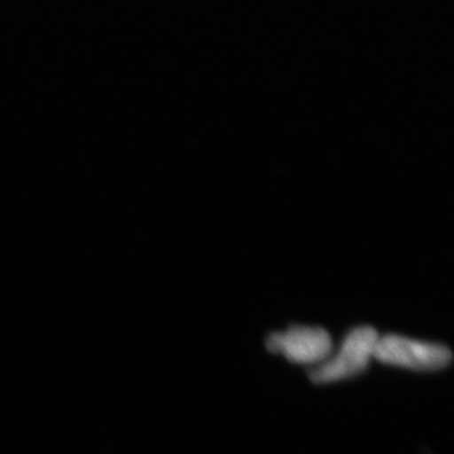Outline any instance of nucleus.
<instances>
[{"label":"nucleus","instance_id":"2","mask_svg":"<svg viewBox=\"0 0 454 454\" xmlns=\"http://www.w3.org/2000/svg\"><path fill=\"white\" fill-rule=\"evenodd\" d=\"M373 358L387 365L417 372H438L452 363V351L441 343L426 342L399 334L379 336Z\"/></svg>","mask_w":454,"mask_h":454},{"label":"nucleus","instance_id":"1","mask_svg":"<svg viewBox=\"0 0 454 454\" xmlns=\"http://www.w3.org/2000/svg\"><path fill=\"white\" fill-rule=\"evenodd\" d=\"M378 339L379 333L370 325L349 331L334 354L309 370L310 380L315 384H330L360 375L373 358Z\"/></svg>","mask_w":454,"mask_h":454},{"label":"nucleus","instance_id":"3","mask_svg":"<svg viewBox=\"0 0 454 454\" xmlns=\"http://www.w3.org/2000/svg\"><path fill=\"white\" fill-rule=\"evenodd\" d=\"M267 348L286 360L306 365H318L333 354V340L322 327L292 325L283 333L269 334Z\"/></svg>","mask_w":454,"mask_h":454}]
</instances>
